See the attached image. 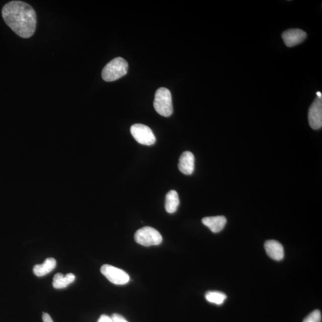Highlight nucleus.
<instances>
[{"label":"nucleus","instance_id":"3","mask_svg":"<svg viewBox=\"0 0 322 322\" xmlns=\"http://www.w3.org/2000/svg\"><path fill=\"white\" fill-rule=\"evenodd\" d=\"M153 106L156 112L164 117H169L173 112L172 93L166 88L157 90L154 96Z\"/></svg>","mask_w":322,"mask_h":322},{"label":"nucleus","instance_id":"19","mask_svg":"<svg viewBox=\"0 0 322 322\" xmlns=\"http://www.w3.org/2000/svg\"><path fill=\"white\" fill-rule=\"evenodd\" d=\"M42 318H43V322H54L50 315L48 313H44Z\"/></svg>","mask_w":322,"mask_h":322},{"label":"nucleus","instance_id":"13","mask_svg":"<svg viewBox=\"0 0 322 322\" xmlns=\"http://www.w3.org/2000/svg\"><path fill=\"white\" fill-rule=\"evenodd\" d=\"M75 276L73 273H67L64 276L63 274L58 273L54 275L53 280V286L55 289H63L75 281Z\"/></svg>","mask_w":322,"mask_h":322},{"label":"nucleus","instance_id":"18","mask_svg":"<svg viewBox=\"0 0 322 322\" xmlns=\"http://www.w3.org/2000/svg\"><path fill=\"white\" fill-rule=\"evenodd\" d=\"M98 322H114L111 317L107 315L102 314L99 318Z\"/></svg>","mask_w":322,"mask_h":322},{"label":"nucleus","instance_id":"11","mask_svg":"<svg viewBox=\"0 0 322 322\" xmlns=\"http://www.w3.org/2000/svg\"><path fill=\"white\" fill-rule=\"evenodd\" d=\"M202 221L213 233L220 232L227 223L226 218L224 216L205 217L202 219Z\"/></svg>","mask_w":322,"mask_h":322},{"label":"nucleus","instance_id":"14","mask_svg":"<svg viewBox=\"0 0 322 322\" xmlns=\"http://www.w3.org/2000/svg\"><path fill=\"white\" fill-rule=\"evenodd\" d=\"M180 204L178 193L176 191H170L167 193L166 198L165 207L167 212L170 214L175 213Z\"/></svg>","mask_w":322,"mask_h":322},{"label":"nucleus","instance_id":"20","mask_svg":"<svg viewBox=\"0 0 322 322\" xmlns=\"http://www.w3.org/2000/svg\"><path fill=\"white\" fill-rule=\"evenodd\" d=\"M317 96L318 98H321V93L320 92H317Z\"/></svg>","mask_w":322,"mask_h":322},{"label":"nucleus","instance_id":"10","mask_svg":"<svg viewBox=\"0 0 322 322\" xmlns=\"http://www.w3.org/2000/svg\"><path fill=\"white\" fill-rule=\"evenodd\" d=\"M265 249L267 255L276 261H281L284 258V249L279 242L274 240L266 241Z\"/></svg>","mask_w":322,"mask_h":322},{"label":"nucleus","instance_id":"7","mask_svg":"<svg viewBox=\"0 0 322 322\" xmlns=\"http://www.w3.org/2000/svg\"><path fill=\"white\" fill-rule=\"evenodd\" d=\"M308 122L313 130H318L322 126V99L318 98L314 99L308 111Z\"/></svg>","mask_w":322,"mask_h":322},{"label":"nucleus","instance_id":"4","mask_svg":"<svg viewBox=\"0 0 322 322\" xmlns=\"http://www.w3.org/2000/svg\"><path fill=\"white\" fill-rule=\"evenodd\" d=\"M135 241L144 247L159 246L163 237L158 231L151 227H144L138 230L134 234Z\"/></svg>","mask_w":322,"mask_h":322},{"label":"nucleus","instance_id":"16","mask_svg":"<svg viewBox=\"0 0 322 322\" xmlns=\"http://www.w3.org/2000/svg\"><path fill=\"white\" fill-rule=\"evenodd\" d=\"M321 314L319 310H314L308 315L302 322H321Z\"/></svg>","mask_w":322,"mask_h":322},{"label":"nucleus","instance_id":"8","mask_svg":"<svg viewBox=\"0 0 322 322\" xmlns=\"http://www.w3.org/2000/svg\"><path fill=\"white\" fill-rule=\"evenodd\" d=\"M282 37L286 46L292 47L302 43L307 38V34L299 29H291L283 32Z\"/></svg>","mask_w":322,"mask_h":322},{"label":"nucleus","instance_id":"9","mask_svg":"<svg viewBox=\"0 0 322 322\" xmlns=\"http://www.w3.org/2000/svg\"><path fill=\"white\" fill-rule=\"evenodd\" d=\"M179 169L185 175H191L195 170V156L193 154L186 151L180 156L178 165Z\"/></svg>","mask_w":322,"mask_h":322},{"label":"nucleus","instance_id":"1","mask_svg":"<svg viewBox=\"0 0 322 322\" xmlns=\"http://www.w3.org/2000/svg\"><path fill=\"white\" fill-rule=\"evenodd\" d=\"M3 19L18 36L29 38L36 30L37 14L35 10L27 3L12 1L2 9Z\"/></svg>","mask_w":322,"mask_h":322},{"label":"nucleus","instance_id":"15","mask_svg":"<svg viewBox=\"0 0 322 322\" xmlns=\"http://www.w3.org/2000/svg\"><path fill=\"white\" fill-rule=\"evenodd\" d=\"M205 298L207 300L217 305L223 303L227 296L224 293L218 291H209L205 294Z\"/></svg>","mask_w":322,"mask_h":322},{"label":"nucleus","instance_id":"17","mask_svg":"<svg viewBox=\"0 0 322 322\" xmlns=\"http://www.w3.org/2000/svg\"><path fill=\"white\" fill-rule=\"evenodd\" d=\"M112 318L114 322H128L124 317L118 314H114L112 315Z\"/></svg>","mask_w":322,"mask_h":322},{"label":"nucleus","instance_id":"12","mask_svg":"<svg viewBox=\"0 0 322 322\" xmlns=\"http://www.w3.org/2000/svg\"><path fill=\"white\" fill-rule=\"evenodd\" d=\"M56 266V260L53 258H48L42 265H35L33 268V272L38 277L44 276L53 271Z\"/></svg>","mask_w":322,"mask_h":322},{"label":"nucleus","instance_id":"6","mask_svg":"<svg viewBox=\"0 0 322 322\" xmlns=\"http://www.w3.org/2000/svg\"><path fill=\"white\" fill-rule=\"evenodd\" d=\"M101 272L109 281L118 285L127 284L130 281V276L120 269L109 265L102 266Z\"/></svg>","mask_w":322,"mask_h":322},{"label":"nucleus","instance_id":"2","mask_svg":"<svg viewBox=\"0 0 322 322\" xmlns=\"http://www.w3.org/2000/svg\"><path fill=\"white\" fill-rule=\"evenodd\" d=\"M128 64L123 58H115L109 62L103 69L102 77L106 82H112L126 75Z\"/></svg>","mask_w":322,"mask_h":322},{"label":"nucleus","instance_id":"5","mask_svg":"<svg viewBox=\"0 0 322 322\" xmlns=\"http://www.w3.org/2000/svg\"><path fill=\"white\" fill-rule=\"evenodd\" d=\"M132 136L138 143L151 146L156 141V138L151 129L146 125L136 124L130 128Z\"/></svg>","mask_w":322,"mask_h":322}]
</instances>
